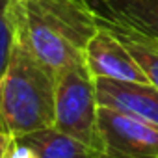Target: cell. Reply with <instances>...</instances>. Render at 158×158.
<instances>
[{"label": "cell", "mask_w": 158, "mask_h": 158, "mask_svg": "<svg viewBox=\"0 0 158 158\" xmlns=\"http://www.w3.org/2000/svg\"><path fill=\"white\" fill-rule=\"evenodd\" d=\"M15 11L19 35L56 76L86 63V47L99 30L88 0H17Z\"/></svg>", "instance_id": "obj_1"}, {"label": "cell", "mask_w": 158, "mask_h": 158, "mask_svg": "<svg viewBox=\"0 0 158 158\" xmlns=\"http://www.w3.org/2000/svg\"><path fill=\"white\" fill-rule=\"evenodd\" d=\"M56 74L15 37L8 69L0 82V127L11 138L54 125Z\"/></svg>", "instance_id": "obj_2"}, {"label": "cell", "mask_w": 158, "mask_h": 158, "mask_svg": "<svg viewBox=\"0 0 158 158\" xmlns=\"http://www.w3.org/2000/svg\"><path fill=\"white\" fill-rule=\"evenodd\" d=\"M99 106L95 76L86 63L73 65L56 76L54 127L58 130L101 149Z\"/></svg>", "instance_id": "obj_3"}, {"label": "cell", "mask_w": 158, "mask_h": 158, "mask_svg": "<svg viewBox=\"0 0 158 158\" xmlns=\"http://www.w3.org/2000/svg\"><path fill=\"white\" fill-rule=\"evenodd\" d=\"M101 149L97 158H158V127L99 106Z\"/></svg>", "instance_id": "obj_4"}, {"label": "cell", "mask_w": 158, "mask_h": 158, "mask_svg": "<svg viewBox=\"0 0 158 158\" xmlns=\"http://www.w3.org/2000/svg\"><path fill=\"white\" fill-rule=\"evenodd\" d=\"M84 56L86 65L95 78L149 84L143 69L128 48L104 26H99L97 34L89 39Z\"/></svg>", "instance_id": "obj_5"}, {"label": "cell", "mask_w": 158, "mask_h": 158, "mask_svg": "<svg viewBox=\"0 0 158 158\" xmlns=\"http://www.w3.org/2000/svg\"><path fill=\"white\" fill-rule=\"evenodd\" d=\"M101 106L119 110L158 127V88L145 82L95 78Z\"/></svg>", "instance_id": "obj_6"}, {"label": "cell", "mask_w": 158, "mask_h": 158, "mask_svg": "<svg viewBox=\"0 0 158 158\" xmlns=\"http://www.w3.org/2000/svg\"><path fill=\"white\" fill-rule=\"evenodd\" d=\"M101 21L121 24L158 41V0H88Z\"/></svg>", "instance_id": "obj_7"}, {"label": "cell", "mask_w": 158, "mask_h": 158, "mask_svg": "<svg viewBox=\"0 0 158 158\" xmlns=\"http://www.w3.org/2000/svg\"><path fill=\"white\" fill-rule=\"evenodd\" d=\"M21 138L32 145L37 158H97L99 156V149H93L88 143L58 130L54 125L30 132Z\"/></svg>", "instance_id": "obj_8"}, {"label": "cell", "mask_w": 158, "mask_h": 158, "mask_svg": "<svg viewBox=\"0 0 158 158\" xmlns=\"http://www.w3.org/2000/svg\"><path fill=\"white\" fill-rule=\"evenodd\" d=\"M99 26L108 28L128 48V52L134 56V60L143 69L149 84L158 88V41L145 35V34L136 32L132 28H127V26H121V24H112V23H106V21H101V19H99Z\"/></svg>", "instance_id": "obj_9"}, {"label": "cell", "mask_w": 158, "mask_h": 158, "mask_svg": "<svg viewBox=\"0 0 158 158\" xmlns=\"http://www.w3.org/2000/svg\"><path fill=\"white\" fill-rule=\"evenodd\" d=\"M17 0H0V82L8 69L17 37Z\"/></svg>", "instance_id": "obj_10"}, {"label": "cell", "mask_w": 158, "mask_h": 158, "mask_svg": "<svg viewBox=\"0 0 158 158\" xmlns=\"http://www.w3.org/2000/svg\"><path fill=\"white\" fill-rule=\"evenodd\" d=\"M6 158H37L35 151L32 149V145L23 139V138H11L10 149L6 152Z\"/></svg>", "instance_id": "obj_11"}, {"label": "cell", "mask_w": 158, "mask_h": 158, "mask_svg": "<svg viewBox=\"0 0 158 158\" xmlns=\"http://www.w3.org/2000/svg\"><path fill=\"white\" fill-rule=\"evenodd\" d=\"M10 143H11V136L0 127V158H6V152L10 149Z\"/></svg>", "instance_id": "obj_12"}]
</instances>
